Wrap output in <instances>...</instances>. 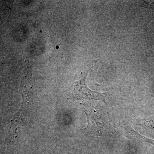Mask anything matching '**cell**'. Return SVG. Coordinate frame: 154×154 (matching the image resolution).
<instances>
[{"mask_svg": "<svg viewBox=\"0 0 154 154\" xmlns=\"http://www.w3.org/2000/svg\"><path fill=\"white\" fill-rule=\"evenodd\" d=\"M128 132L129 133L131 136L133 137L136 140H141L145 142L148 143L154 146V139L149 138L146 137L138 133L136 131L134 130L132 128L127 127L126 128Z\"/></svg>", "mask_w": 154, "mask_h": 154, "instance_id": "3957f363", "label": "cell"}, {"mask_svg": "<svg viewBox=\"0 0 154 154\" xmlns=\"http://www.w3.org/2000/svg\"><path fill=\"white\" fill-rule=\"evenodd\" d=\"M85 112L88 119L87 129L99 136L111 134L113 128L104 114L97 113L95 110L94 112L90 110Z\"/></svg>", "mask_w": 154, "mask_h": 154, "instance_id": "6da1fadb", "label": "cell"}, {"mask_svg": "<svg viewBox=\"0 0 154 154\" xmlns=\"http://www.w3.org/2000/svg\"><path fill=\"white\" fill-rule=\"evenodd\" d=\"M86 76L77 83L75 88V98L87 99H95L106 102V93H101L91 91L87 88L85 83Z\"/></svg>", "mask_w": 154, "mask_h": 154, "instance_id": "7a4b0ae2", "label": "cell"}, {"mask_svg": "<svg viewBox=\"0 0 154 154\" xmlns=\"http://www.w3.org/2000/svg\"><path fill=\"white\" fill-rule=\"evenodd\" d=\"M144 123L149 127L154 128V118L146 119Z\"/></svg>", "mask_w": 154, "mask_h": 154, "instance_id": "277c9868", "label": "cell"}]
</instances>
